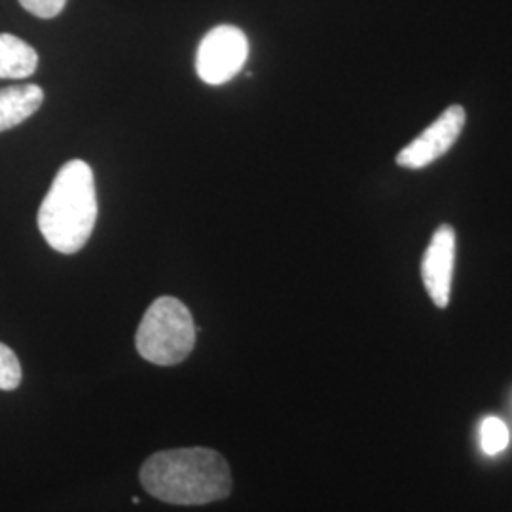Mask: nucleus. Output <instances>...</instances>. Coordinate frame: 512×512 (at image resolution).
<instances>
[{"mask_svg": "<svg viewBox=\"0 0 512 512\" xmlns=\"http://www.w3.org/2000/svg\"><path fill=\"white\" fill-rule=\"evenodd\" d=\"M148 494L171 505H207L232 494L226 459L211 448H179L156 452L141 467Z\"/></svg>", "mask_w": 512, "mask_h": 512, "instance_id": "obj_1", "label": "nucleus"}, {"mask_svg": "<svg viewBox=\"0 0 512 512\" xmlns=\"http://www.w3.org/2000/svg\"><path fill=\"white\" fill-rule=\"evenodd\" d=\"M97 190L92 167L84 160L63 165L38 209V228L46 243L61 255L78 253L97 222Z\"/></svg>", "mask_w": 512, "mask_h": 512, "instance_id": "obj_2", "label": "nucleus"}, {"mask_svg": "<svg viewBox=\"0 0 512 512\" xmlns=\"http://www.w3.org/2000/svg\"><path fill=\"white\" fill-rule=\"evenodd\" d=\"M194 344L192 313L173 296H162L150 304L135 336L139 355L152 365H179L192 353Z\"/></svg>", "mask_w": 512, "mask_h": 512, "instance_id": "obj_3", "label": "nucleus"}, {"mask_svg": "<svg viewBox=\"0 0 512 512\" xmlns=\"http://www.w3.org/2000/svg\"><path fill=\"white\" fill-rule=\"evenodd\" d=\"M249 57V40L234 25L211 29L198 48L196 71L205 84L220 86L230 82L243 69Z\"/></svg>", "mask_w": 512, "mask_h": 512, "instance_id": "obj_4", "label": "nucleus"}, {"mask_svg": "<svg viewBox=\"0 0 512 512\" xmlns=\"http://www.w3.org/2000/svg\"><path fill=\"white\" fill-rule=\"evenodd\" d=\"M465 122L467 112L461 105L448 107L429 128H425L421 135L397 154V165L404 169H423L437 162L458 143Z\"/></svg>", "mask_w": 512, "mask_h": 512, "instance_id": "obj_5", "label": "nucleus"}, {"mask_svg": "<svg viewBox=\"0 0 512 512\" xmlns=\"http://www.w3.org/2000/svg\"><path fill=\"white\" fill-rule=\"evenodd\" d=\"M454 264H456V230L450 224H440L421 260V279H423L425 291L440 310H444L450 304Z\"/></svg>", "mask_w": 512, "mask_h": 512, "instance_id": "obj_6", "label": "nucleus"}, {"mask_svg": "<svg viewBox=\"0 0 512 512\" xmlns=\"http://www.w3.org/2000/svg\"><path fill=\"white\" fill-rule=\"evenodd\" d=\"M44 101V92L37 84H18L0 90V133L16 128L31 118Z\"/></svg>", "mask_w": 512, "mask_h": 512, "instance_id": "obj_7", "label": "nucleus"}, {"mask_svg": "<svg viewBox=\"0 0 512 512\" xmlns=\"http://www.w3.org/2000/svg\"><path fill=\"white\" fill-rule=\"evenodd\" d=\"M38 67L37 50L25 40L0 33V78L23 80L35 74Z\"/></svg>", "mask_w": 512, "mask_h": 512, "instance_id": "obj_8", "label": "nucleus"}, {"mask_svg": "<svg viewBox=\"0 0 512 512\" xmlns=\"http://www.w3.org/2000/svg\"><path fill=\"white\" fill-rule=\"evenodd\" d=\"M511 444V431L507 423L495 416H488L480 425V446L488 456H497Z\"/></svg>", "mask_w": 512, "mask_h": 512, "instance_id": "obj_9", "label": "nucleus"}, {"mask_svg": "<svg viewBox=\"0 0 512 512\" xmlns=\"http://www.w3.org/2000/svg\"><path fill=\"white\" fill-rule=\"evenodd\" d=\"M21 378H23V372H21L18 355L14 353V349L0 342V389L2 391L18 389Z\"/></svg>", "mask_w": 512, "mask_h": 512, "instance_id": "obj_10", "label": "nucleus"}, {"mask_svg": "<svg viewBox=\"0 0 512 512\" xmlns=\"http://www.w3.org/2000/svg\"><path fill=\"white\" fill-rule=\"evenodd\" d=\"M19 4L33 16L40 19H52L59 16L67 0H18Z\"/></svg>", "mask_w": 512, "mask_h": 512, "instance_id": "obj_11", "label": "nucleus"}]
</instances>
